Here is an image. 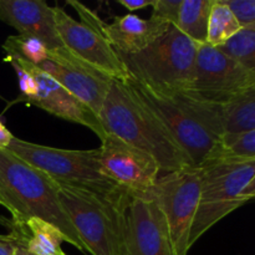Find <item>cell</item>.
Instances as JSON below:
<instances>
[{
	"label": "cell",
	"instance_id": "cell-3",
	"mask_svg": "<svg viewBox=\"0 0 255 255\" xmlns=\"http://www.w3.org/2000/svg\"><path fill=\"white\" fill-rule=\"evenodd\" d=\"M59 184L44 172L0 149V198L11 221L39 218L56 227L66 242L82 253L87 251L57 197Z\"/></svg>",
	"mask_w": 255,
	"mask_h": 255
},
{
	"label": "cell",
	"instance_id": "cell-20",
	"mask_svg": "<svg viewBox=\"0 0 255 255\" xmlns=\"http://www.w3.org/2000/svg\"><path fill=\"white\" fill-rule=\"evenodd\" d=\"M242 29L241 22L227 5L226 0H214L209 14L206 44L214 47L223 46Z\"/></svg>",
	"mask_w": 255,
	"mask_h": 255
},
{
	"label": "cell",
	"instance_id": "cell-8",
	"mask_svg": "<svg viewBox=\"0 0 255 255\" xmlns=\"http://www.w3.org/2000/svg\"><path fill=\"white\" fill-rule=\"evenodd\" d=\"M75 6L82 21L70 16L64 9L55 5V21L62 44L77 59L116 81L125 82L128 77L126 67L119 54L104 34L105 22L91 10L79 2H70Z\"/></svg>",
	"mask_w": 255,
	"mask_h": 255
},
{
	"label": "cell",
	"instance_id": "cell-1",
	"mask_svg": "<svg viewBox=\"0 0 255 255\" xmlns=\"http://www.w3.org/2000/svg\"><path fill=\"white\" fill-rule=\"evenodd\" d=\"M127 89L167 127L197 168L211 161L226 136L224 106L187 92H159L129 76Z\"/></svg>",
	"mask_w": 255,
	"mask_h": 255
},
{
	"label": "cell",
	"instance_id": "cell-29",
	"mask_svg": "<svg viewBox=\"0 0 255 255\" xmlns=\"http://www.w3.org/2000/svg\"><path fill=\"white\" fill-rule=\"evenodd\" d=\"M12 138H14V136L11 134V132L0 121V149H7V147L11 143Z\"/></svg>",
	"mask_w": 255,
	"mask_h": 255
},
{
	"label": "cell",
	"instance_id": "cell-32",
	"mask_svg": "<svg viewBox=\"0 0 255 255\" xmlns=\"http://www.w3.org/2000/svg\"><path fill=\"white\" fill-rule=\"evenodd\" d=\"M0 206H2V207H4V203H2V201H1V198H0Z\"/></svg>",
	"mask_w": 255,
	"mask_h": 255
},
{
	"label": "cell",
	"instance_id": "cell-9",
	"mask_svg": "<svg viewBox=\"0 0 255 255\" xmlns=\"http://www.w3.org/2000/svg\"><path fill=\"white\" fill-rule=\"evenodd\" d=\"M201 193V169H179L159 177L151 197L157 202L168 227L174 255L189 252V234L198 208Z\"/></svg>",
	"mask_w": 255,
	"mask_h": 255
},
{
	"label": "cell",
	"instance_id": "cell-25",
	"mask_svg": "<svg viewBox=\"0 0 255 255\" xmlns=\"http://www.w3.org/2000/svg\"><path fill=\"white\" fill-rule=\"evenodd\" d=\"M243 29H255V0H226Z\"/></svg>",
	"mask_w": 255,
	"mask_h": 255
},
{
	"label": "cell",
	"instance_id": "cell-19",
	"mask_svg": "<svg viewBox=\"0 0 255 255\" xmlns=\"http://www.w3.org/2000/svg\"><path fill=\"white\" fill-rule=\"evenodd\" d=\"M226 134H238L255 128V80L224 105Z\"/></svg>",
	"mask_w": 255,
	"mask_h": 255
},
{
	"label": "cell",
	"instance_id": "cell-24",
	"mask_svg": "<svg viewBox=\"0 0 255 255\" xmlns=\"http://www.w3.org/2000/svg\"><path fill=\"white\" fill-rule=\"evenodd\" d=\"M5 61L9 62L14 67L15 72L17 75V79H19V87L20 92H21V96L19 97V101L26 102L27 100L32 99L37 92V84L34 75L31 74V71L27 69L26 65L21 60L16 59V57L6 56L5 57Z\"/></svg>",
	"mask_w": 255,
	"mask_h": 255
},
{
	"label": "cell",
	"instance_id": "cell-7",
	"mask_svg": "<svg viewBox=\"0 0 255 255\" xmlns=\"http://www.w3.org/2000/svg\"><path fill=\"white\" fill-rule=\"evenodd\" d=\"M59 184L57 197L87 253L124 255L122 207L82 189Z\"/></svg>",
	"mask_w": 255,
	"mask_h": 255
},
{
	"label": "cell",
	"instance_id": "cell-11",
	"mask_svg": "<svg viewBox=\"0 0 255 255\" xmlns=\"http://www.w3.org/2000/svg\"><path fill=\"white\" fill-rule=\"evenodd\" d=\"M124 255H174L161 208L149 196L129 194L121 211Z\"/></svg>",
	"mask_w": 255,
	"mask_h": 255
},
{
	"label": "cell",
	"instance_id": "cell-31",
	"mask_svg": "<svg viewBox=\"0 0 255 255\" xmlns=\"http://www.w3.org/2000/svg\"><path fill=\"white\" fill-rule=\"evenodd\" d=\"M15 255H32V254L27 253V252L25 251V249L20 248V247L16 246V252H15Z\"/></svg>",
	"mask_w": 255,
	"mask_h": 255
},
{
	"label": "cell",
	"instance_id": "cell-12",
	"mask_svg": "<svg viewBox=\"0 0 255 255\" xmlns=\"http://www.w3.org/2000/svg\"><path fill=\"white\" fill-rule=\"evenodd\" d=\"M101 171L131 196H149L156 187L161 168L151 154L106 133L100 147Z\"/></svg>",
	"mask_w": 255,
	"mask_h": 255
},
{
	"label": "cell",
	"instance_id": "cell-13",
	"mask_svg": "<svg viewBox=\"0 0 255 255\" xmlns=\"http://www.w3.org/2000/svg\"><path fill=\"white\" fill-rule=\"evenodd\" d=\"M37 67L99 116L114 80L77 59L66 47L50 51L46 61Z\"/></svg>",
	"mask_w": 255,
	"mask_h": 255
},
{
	"label": "cell",
	"instance_id": "cell-5",
	"mask_svg": "<svg viewBox=\"0 0 255 255\" xmlns=\"http://www.w3.org/2000/svg\"><path fill=\"white\" fill-rule=\"evenodd\" d=\"M119 54L129 76L159 92H187L196 66L197 44L171 25L137 54Z\"/></svg>",
	"mask_w": 255,
	"mask_h": 255
},
{
	"label": "cell",
	"instance_id": "cell-27",
	"mask_svg": "<svg viewBox=\"0 0 255 255\" xmlns=\"http://www.w3.org/2000/svg\"><path fill=\"white\" fill-rule=\"evenodd\" d=\"M154 0H117L120 5L126 7L129 11H134V10H141L143 7L152 6Z\"/></svg>",
	"mask_w": 255,
	"mask_h": 255
},
{
	"label": "cell",
	"instance_id": "cell-30",
	"mask_svg": "<svg viewBox=\"0 0 255 255\" xmlns=\"http://www.w3.org/2000/svg\"><path fill=\"white\" fill-rule=\"evenodd\" d=\"M247 201H251V199H255V177L253 181L251 182V184L248 186V188L246 189V193H244Z\"/></svg>",
	"mask_w": 255,
	"mask_h": 255
},
{
	"label": "cell",
	"instance_id": "cell-23",
	"mask_svg": "<svg viewBox=\"0 0 255 255\" xmlns=\"http://www.w3.org/2000/svg\"><path fill=\"white\" fill-rule=\"evenodd\" d=\"M218 49L255 75V29H242Z\"/></svg>",
	"mask_w": 255,
	"mask_h": 255
},
{
	"label": "cell",
	"instance_id": "cell-26",
	"mask_svg": "<svg viewBox=\"0 0 255 255\" xmlns=\"http://www.w3.org/2000/svg\"><path fill=\"white\" fill-rule=\"evenodd\" d=\"M181 2L182 0H154L152 5V17H157L176 26Z\"/></svg>",
	"mask_w": 255,
	"mask_h": 255
},
{
	"label": "cell",
	"instance_id": "cell-4",
	"mask_svg": "<svg viewBox=\"0 0 255 255\" xmlns=\"http://www.w3.org/2000/svg\"><path fill=\"white\" fill-rule=\"evenodd\" d=\"M7 151L57 183L94 193L120 207L129 196L102 173L99 148H54L14 137Z\"/></svg>",
	"mask_w": 255,
	"mask_h": 255
},
{
	"label": "cell",
	"instance_id": "cell-6",
	"mask_svg": "<svg viewBox=\"0 0 255 255\" xmlns=\"http://www.w3.org/2000/svg\"><path fill=\"white\" fill-rule=\"evenodd\" d=\"M199 169L201 193L189 234V249L214 224L248 202L244 193L255 177V161L213 159Z\"/></svg>",
	"mask_w": 255,
	"mask_h": 255
},
{
	"label": "cell",
	"instance_id": "cell-28",
	"mask_svg": "<svg viewBox=\"0 0 255 255\" xmlns=\"http://www.w3.org/2000/svg\"><path fill=\"white\" fill-rule=\"evenodd\" d=\"M16 252V243L12 237L0 236V255H15Z\"/></svg>",
	"mask_w": 255,
	"mask_h": 255
},
{
	"label": "cell",
	"instance_id": "cell-18",
	"mask_svg": "<svg viewBox=\"0 0 255 255\" xmlns=\"http://www.w3.org/2000/svg\"><path fill=\"white\" fill-rule=\"evenodd\" d=\"M214 0H182L176 27L197 45L206 44Z\"/></svg>",
	"mask_w": 255,
	"mask_h": 255
},
{
	"label": "cell",
	"instance_id": "cell-21",
	"mask_svg": "<svg viewBox=\"0 0 255 255\" xmlns=\"http://www.w3.org/2000/svg\"><path fill=\"white\" fill-rule=\"evenodd\" d=\"M6 56L24 60L29 64L39 66L49 57L50 50L37 37L29 35H12L2 44Z\"/></svg>",
	"mask_w": 255,
	"mask_h": 255
},
{
	"label": "cell",
	"instance_id": "cell-22",
	"mask_svg": "<svg viewBox=\"0 0 255 255\" xmlns=\"http://www.w3.org/2000/svg\"><path fill=\"white\" fill-rule=\"evenodd\" d=\"M255 161V128L238 134H226L221 148L211 159Z\"/></svg>",
	"mask_w": 255,
	"mask_h": 255
},
{
	"label": "cell",
	"instance_id": "cell-15",
	"mask_svg": "<svg viewBox=\"0 0 255 255\" xmlns=\"http://www.w3.org/2000/svg\"><path fill=\"white\" fill-rule=\"evenodd\" d=\"M0 20L19 35L41 40L50 51L65 47L57 32L54 6L42 0H0Z\"/></svg>",
	"mask_w": 255,
	"mask_h": 255
},
{
	"label": "cell",
	"instance_id": "cell-17",
	"mask_svg": "<svg viewBox=\"0 0 255 255\" xmlns=\"http://www.w3.org/2000/svg\"><path fill=\"white\" fill-rule=\"evenodd\" d=\"M6 226L11 229L14 242L17 247L32 255H66L61 244L66 242L64 234L49 222L39 218L25 221H11Z\"/></svg>",
	"mask_w": 255,
	"mask_h": 255
},
{
	"label": "cell",
	"instance_id": "cell-10",
	"mask_svg": "<svg viewBox=\"0 0 255 255\" xmlns=\"http://www.w3.org/2000/svg\"><path fill=\"white\" fill-rule=\"evenodd\" d=\"M254 80V74L221 49L201 44L197 45L193 80L187 94L224 106Z\"/></svg>",
	"mask_w": 255,
	"mask_h": 255
},
{
	"label": "cell",
	"instance_id": "cell-2",
	"mask_svg": "<svg viewBox=\"0 0 255 255\" xmlns=\"http://www.w3.org/2000/svg\"><path fill=\"white\" fill-rule=\"evenodd\" d=\"M99 120L105 133L151 154L162 172L171 173L194 167L161 120L124 82L112 81Z\"/></svg>",
	"mask_w": 255,
	"mask_h": 255
},
{
	"label": "cell",
	"instance_id": "cell-16",
	"mask_svg": "<svg viewBox=\"0 0 255 255\" xmlns=\"http://www.w3.org/2000/svg\"><path fill=\"white\" fill-rule=\"evenodd\" d=\"M166 21L149 17L142 19L137 15L116 16L114 21L104 25V34L116 51L131 55L143 51L168 30Z\"/></svg>",
	"mask_w": 255,
	"mask_h": 255
},
{
	"label": "cell",
	"instance_id": "cell-14",
	"mask_svg": "<svg viewBox=\"0 0 255 255\" xmlns=\"http://www.w3.org/2000/svg\"><path fill=\"white\" fill-rule=\"evenodd\" d=\"M21 61L34 75L37 84L36 95L32 99L27 100L26 104L37 106L39 109L66 121L82 125L94 131L101 141L105 138L106 133L102 128L99 116L90 107L82 104L79 99L70 94L65 87H62L41 69L24 60Z\"/></svg>",
	"mask_w": 255,
	"mask_h": 255
}]
</instances>
